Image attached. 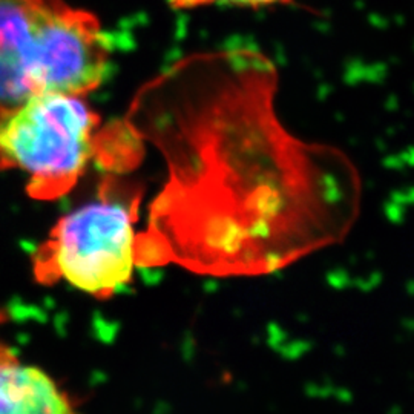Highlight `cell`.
<instances>
[{"label":"cell","mask_w":414,"mask_h":414,"mask_svg":"<svg viewBox=\"0 0 414 414\" xmlns=\"http://www.w3.org/2000/svg\"><path fill=\"white\" fill-rule=\"evenodd\" d=\"M99 18L63 0H0V105L37 94L86 96L106 77Z\"/></svg>","instance_id":"cell-2"},{"label":"cell","mask_w":414,"mask_h":414,"mask_svg":"<svg viewBox=\"0 0 414 414\" xmlns=\"http://www.w3.org/2000/svg\"><path fill=\"white\" fill-rule=\"evenodd\" d=\"M276 86L275 65L242 48L186 59L140 94L169 181L137 237V266L267 274L345 235L359 209L356 167L281 125Z\"/></svg>","instance_id":"cell-1"},{"label":"cell","mask_w":414,"mask_h":414,"mask_svg":"<svg viewBox=\"0 0 414 414\" xmlns=\"http://www.w3.org/2000/svg\"><path fill=\"white\" fill-rule=\"evenodd\" d=\"M0 414H77V410L54 378L0 341Z\"/></svg>","instance_id":"cell-5"},{"label":"cell","mask_w":414,"mask_h":414,"mask_svg":"<svg viewBox=\"0 0 414 414\" xmlns=\"http://www.w3.org/2000/svg\"><path fill=\"white\" fill-rule=\"evenodd\" d=\"M140 191L106 183L99 198L63 215L33 255L43 286L68 282L100 301L114 298L134 276Z\"/></svg>","instance_id":"cell-3"},{"label":"cell","mask_w":414,"mask_h":414,"mask_svg":"<svg viewBox=\"0 0 414 414\" xmlns=\"http://www.w3.org/2000/svg\"><path fill=\"white\" fill-rule=\"evenodd\" d=\"M99 123V114L80 96L46 92L0 105V171L26 174L34 200H57L79 183L96 155Z\"/></svg>","instance_id":"cell-4"},{"label":"cell","mask_w":414,"mask_h":414,"mask_svg":"<svg viewBox=\"0 0 414 414\" xmlns=\"http://www.w3.org/2000/svg\"><path fill=\"white\" fill-rule=\"evenodd\" d=\"M175 8H195V6H206L211 4H232L241 6H267L275 4H287L290 0H169Z\"/></svg>","instance_id":"cell-6"}]
</instances>
